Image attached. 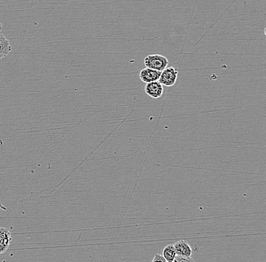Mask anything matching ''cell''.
<instances>
[{"instance_id": "3957f363", "label": "cell", "mask_w": 266, "mask_h": 262, "mask_svg": "<svg viewBox=\"0 0 266 262\" xmlns=\"http://www.w3.org/2000/svg\"><path fill=\"white\" fill-rule=\"evenodd\" d=\"M144 91L146 94L153 99H158L161 97L163 93V85L159 81L147 83L144 86Z\"/></svg>"}, {"instance_id": "8fae6325", "label": "cell", "mask_w": 266, "mask_h": 262, "mask_svg": "<svg viewBox=\"0 0 266 262\" xmlns=\"http://www.w3.org/2000/svg\"><path fill=\"white\" fill-rule=\"evenodd\" d=\"M2 27H2V24L0 23V31L2 30Z\"/></svg>"}, {"instance_id": "30bf717a", "label": "cell", "mask_w": 266, "mask_h": 262, "mask_svg": "<svg viewBox=\"0 0 266 262\" xmlns=\"http://www.w3.org/2000/svg\"><path fill=\"white\" fill-rule=\"evenodd\" d=\"M151 262H166L165 261V259H163L162 255L156 254L153 257V260L151 261Z\"/></svg>"}, {"instance_id": "7a4b0ae2", "label": "cell", "mask_w": 266, "mask_h": 262, "mask_svg": "<svg viewBox=\"0 0 266 262\" xmlns=\"http://www.w3.org/2000/svg\"><path fill=\"white\" fill-rule=\"evenodd\" d=\"M178 74H179V71L177 68H173V67L166 68L160 74L158 81L163 86H172L176 83Z\"/></svg>"}, {"instance_id": "277c9868", "label": "cell", "mask_w": 266, "mask_h": 262, "mask_svg": "<svg viewBox=\"0 0 266 262\" xmlns=\"http://www.w3.org/2000/svg\"><path fill=\"white\" fill-rule=\"evenodd\" d=\"M11 233L7 228H0V255L5 253L11 244Z\"/></svg>"}, {"instance_id": "9c48e42d", "label": "cell", "mask_w": 266, "mask_h": 262, "mask_svg": "<svg viewBox=\"0 0 266 262\" xmlns=\"http://www.w3.org/2000/svg\"><path fill=\"white\" fill-rule=\"evenodd\" d=\"M173 262H194V261L191 259V257H182V256H176Z\"/></svg>"}, {"instance_id": "5b68a950", "label": "cell", "mask_w": 266, "mask_h": 262, "mask_svg": "<svg viewBox=\"0 0 266 262\" xmlns=\"http://www.w3.org/2000/svg\"><path fill=\"white\" fill-rule=\"evenodd\" d=\"M173 247L175 248L176 256H182V257H191L192 256V249L185 240H179L173 244Z\"/></svg>"}, {"instance_id": "8992f818", "label": "cell", "mask_w": 266, "mask_h": 262, "mask_svg": "<svg viewBox=\"0 0 266 262\" xmlns=\"http://www.w3.org/2000/svg\"><path fill=\"white\" fill-rule=\"evenodd\" d=\"M160 74H161L160 71L145 68L141 70L139 77L144 83H151V82L158 81Z\"/></svg>"}, {"instance_id": "6da1fadb", "label": "cell", "mask_w": 266, "mask_h": 262, "mask_svg": "<svg viewBox=\"0 0 266 262\" xmlns=\"http://www.w3.org/2000/svg\"><path fill=\"white\" fill-rule=\"evenodd\" d=\"M144 63L146 68L162 72L163 70L167 68L169 61H168L167 58L163 56V55L153 54V55H150L144 58Z\"/></svg>"}, {"instance_id": "52a82bcc", "label": "cell", "mask_w": 266, "mask_h": 262, "mask_svg": "<svg viewBox=\"0 0 266 262\" xmlns=\"http://www.w3.org/2000/svg\"><path fill=\"white\" fill-rule=\"evenodd\" d=\"M11 51V46L9 41L2 33H0V59L5 58Z\"/></svg>"}, {"instance_id": "ba28073f", "label": "cell", "mask_w": 266, "mask_h": 262, "mask_svg": "<svg viewBox=\"0 0 266 262\" xmlns=\"http://www.w3.org/2000/svg\"><path fill=\"white\" fill-rule=\"evenodd\" d=\"M162 256L166 262H173L174 259L176 257V253L173 244H169L163 249Z\"/></svg>"}]
</instances>
